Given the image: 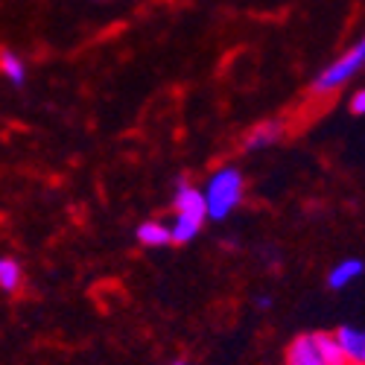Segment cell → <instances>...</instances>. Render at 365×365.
Wrapping results in <instances>:
<instances>
[{"label": "cell", "mask_w": 365, "mask_h": 365, "mask_svg": "<svg viewBox=\"0 0 365 365\" xmlns=\"http://www.w3.org/2000/svg\"><path fill=\"white\" fill-rule=\"evenodd\" d=\"M362 272H365V263L359 257H345L327 272V287L330 289H345V287H351L354 281L362 278Z\"/></svg>", "instance_id": "cell-8"}, {"label": "cell", "mask_w": 365, "mask_h": 365, "mask_svg": "<svg viewBox=\"0 0 365 365\" xmlns=\"http://www.w3.org/2000/svg\"><path fill=\"white\" fill-rule=\"evenodd\" d=\"M333 333H336V339H339V345L345 351L348 365H365V327L342 324Z\"/></svg>", "instance_id": "cell-5"}, {"label": "cell", "mask_w": 365, "mask_h": 365, "mask_svg": "<svg viewBox=\"0 0 365 365\" xmlns=\"http://www.w3.org/2000/svg\"><path fill=\"white\" fill-rule=\"evenodd\" d=\"M135 237L146 249H164V246L173 242V228L167 222H161V220H146V222L138 225Z\"/></svg>", "instance_id": "cell-7"}, {"label": "cell", "mask_w": 365, "mask_h": 365, "mask_svg": "<svg viewBox=\"0 0 365 365\" xmlns=\"http://www.w3.org/2000/svg\"><path fill=\"white\" fill-rule=\"evenodd\" d=\"M24 284V269L15 257H4L0 260V289L4 292H18Z\"/></svg>", "instance_id": "cell-9"}, {"label": "cell", "mask_w": 365, "mask_h": 365, "mask_svg": "<svg viewBox=\"0 0 365 365\" xmlns=\"http://www.w3.org/2000/svg\"><path fill=\"white\" fill-rule=\"evenodd\" d=\"M257 307L260 310H269L272 307V295H257Z\"/></svg>", "instance_id": "cell-12"}, {"label": "cell", "mask_w": 365, "mask_h": 365, "mask_svg": "<svg viewBox=\"0 0 365 365\" xmlns=\"http://www.w3.org/2000/svg\"><path fill=\"white\" fill-rule=\"evenodd\" d=\"M207 202L199 187H190L187 181H181V187L175 190L173 199V242H190L199 237L202 225L207 222Z\"/></svg>", "instance_id": "cell-3"}, {"label": "cell", "mask_w": 365, "mask_h": 365, "mask_svg": "<svg viewBox=\"0 0 365 365\" xmlns=\"http://www.w3.org/2000/svg\"><path fill=\"white\" fill-rule=\"evenodd\" d=\"M365 68V36L348 47L336 62H330L316 79H313V94H333V91H339L345 88L359 71Z\"/></svg>", "instance_id": "cell-4"}, {"label": "cell", "mask_w": 365, "mask_h": 365, "mask_svg": "<svg viewBox=\"0 0 365 365\" xmlns=\"http://www.w3.org/2000/svg\"><path fill=\"white\" fill-rule=\"evenodd\" d=\"M202 193H205V202H207V217L214 222H222L240 207L242 193H246V178H242V173L237 167L225 164L217 173H210Z\"/></svg>", "instance_id": "cell-2"}, {"label": "cell", "mask_w": 365, "mask_h": 365, "mask_svg": "<svg viewBox=\"0 0 365 365\" xmlns=\"http://www.w3.org/2000/svg\"><path fill=\"white\" fill-rule=\"evenodd\" d=\"M170 365H190V362H187V359H173Z\"/></svg>", "instance_id": "cell-13"}, {"label": "cell", "mask_w": 365, "mask_h": 365, "mask_svg": "<svg viewBox=\"0 0 365 365\" xmlns=\"http://www.w3.org/2000/svg\"><path fill=\"white\" fill-rule=\"evenodd\" d=\"M281 138H284V123H281V120H263V123H257L246 135V149L249 152H260V149L275 146Z\"/></svg>", "instance_id": "cell-6"}, {"label": "cell", "mask_w": 365, "mask_h": 365, "mask_svg": "<svg viewBox=\"0 0 365 365\" xmlns=\"http://www.w3.org/2000/svg\"><path fill=\"white\" fill-rule=\"evenodd\" d=\"M0 71H4V76L15 85V88H21L24 82H26V68H24V62L12 53V50H4L0 53Z\"/></svg>", "instance_id": "cell-10"}, {"label": "cell", "mask_w": 365, "mask_h": 365, "mask_svg": "<svg viewBox=\"0 0 365 365\" xmlns=\"http://www.w3.org/2000/svg\"><path fill=\"white\" fill-rule=\"evenodd\" d=\"M284 365H348L336 333H298L284 351Z\"/></svg>", "instance_id": "cell-1"}, {"label": "cell", "mask_w": 365, "mask_h": 365, "mask_svg": "<svg viewBox=\"0 0 365 365\" xmlns=\"http://www.w3.org/2000/svg\"><path fill=\"white\" fill-rule=\"evenodd\" d=\"M348 108H351L356 117H365V88H359L356 94H351V103H348Z\"/></svg>", "instance_id": "cell-11"}]
</instances>
